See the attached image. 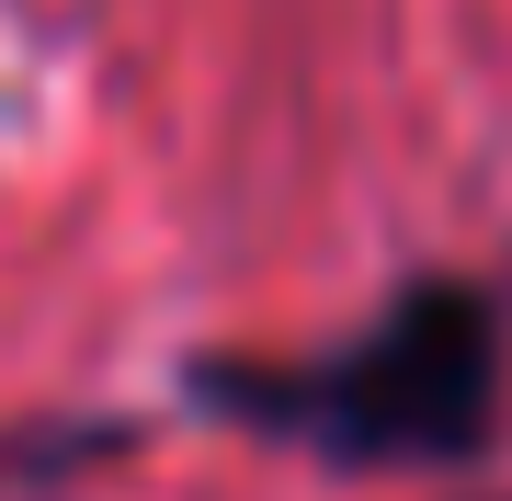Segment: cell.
I'll return each mask as SVG.
<instances>
[{"label":"cell","mask_w":512,"mask_h":501,"mask_svg":"<svg viewBox=\"0 0 512 501\" xmlns=\"http://www.w3.org/2000/svg\"><path fill=\"white\" fill-rule=\"evenodd\" d=\"M501 365H512L501 297L467 285V274H421L330 353H285V365L205 353L194 399L217 410V422L308 445L330 467H444V456L490 445Z\"/></svg>","instance_id":"6da1fadb"}]
</instances>
